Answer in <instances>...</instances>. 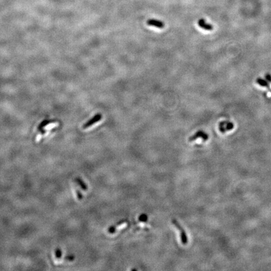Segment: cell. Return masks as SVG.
<instances>
[{"mask_svg": "<svg viewBox=\"0 0 271 271\" xmlns=\"http://www.w3.org/2000/svg\"><path fill=\"white\" fill-rule=\"evenodd\" d=\"M202 138L203 141H207L208 139V135L203 131H199L195 134H193L189 138V141L192 142L195 141L198 138Z\"/></svg>", "mask_w": 271, "mask_h": 271, "instance_id": "cell-3", "label": "cell"}, {"mask_svg": "<svg viewBox=\"0 0 271 271\" xmlns=\"http://www.w3.org/2000/svg\"><path fill=\"white\" fill-rule=\"evenodd\" d=\"M76 193H77V197H78V199H79V200H81V199H82V196L81 193L79 190H76Z\"/></svg>", "mask_w": 271, "mask_h": 271, "instance_id": "cell-13", "label": "cell"}, {"mask_svg": "<svg viewBox=\"0 0 271 271\" xmlns=\"http://www.w3.org/2000/svg\"><path fill=\"white\" fill-rule=\"evenodd\" d=\"M75 181L81 186V187L82 188V189H84V190H86V189H87V186L86 184V183L82 181V179H81V178H77L75 179Z\"/></svg>", "mask_w": 271, "mask_h": 271, "instance_id": "cell-8", "label": "cell"}, {"mask_svg": "<svg viewBox=\"0 0 271 271\" xmlns=\"http://www.w3.org/2000/svg\"><path fill=\"white\" fill-rule=\"evenodd\" d=\"M198 24H199V26L200 28H203V29H204L205 30H207V31H211L213 28V26L212 25H210L209 23H207L206 22V21L204 19H203V18L202 19H200L199 20Z\"/></svg>", "mask_w": 271, "mask_h": 271, "instance_id": "cell-6", "label": "cell"}, {"mask_svg": "<svg viewBox=\"0 0 271 271\" xmlns=\"http://www.w3.org/2000/svg\"><path fill=\"white\" fill-rule=\"evenodd\" d=\"M139 220L140 222H146L147 220V216L146 214H142L139 217Z\"/></svg>", "mask_w": 271, "mask_h": 271, "instance_id": "cell-9", "label": "cell"}, {"mask_svg": "<svg viewBox=\"0 0 271 271\" xmlns=\"http://www.w3.org/2000/svg\"><path fill=\"white\" fill-rule=\"evenodd\" d=\"M115 231V226H112L108 229V232L109 234H114Z\"/></svg>", "mask_w": 271, "mask_h": 271, "instance_id": "cell-11", "label": "cell"}, {"mask_svg": "<svg viewBox=\"0 0 271 271\" xmlns=\"http://www.w3.org/2000/svg\"><path fill=\"white\" fill-rule=\"evenodd\" d=\"M67 259H68V260H73V256H72V255H71V257H70V256H68V257H67Z\"/></svg>", "mask_w": 271, "mask_h": 271, "instance_id": "cell-14", "label": "cell"}, {"mask_svg": "<svg viewBox=\"0 0 271 271\" xmlns=\"http://www.w3.org/2000/svg\"><path fill=\"white\" fill-rule=\"evenodd\" d=\"M172 223L178 228V230L180 231L181 241L182 244L184 245L188 243V237H187V234L186 233V231H185V230L183 228V227L180 225V224L178 223V222L176 220L173 219L172 220Z\"/></svg>", "mask_w": 271, "mask_h": 271, "instance_id": "cell-1", "label": "cell"}, {"mask_svg": "<svg viewBox=\"0 0 271 271\" xmlns=\"http://www.w3.org/2000/svg\"><path fill=\"white\" fill-rule=\"evenodd\" d=\"M55 255H56L57 258H58V259L60 258L61 256H62V251H61V250L59 249H57L56 250H55Z\"/></svg>", "mask_w": 271, "mask_h": 271, "instance_id": "cell-10", "label": "cell"}, {"mask_svg": "<svg viewBox=\"0 0 271 271\" xmlns=\"http://www.w3.org/2000/svg\"><path fill=\"white\" fill-rule=\"evenodd\" d=\"M256 82H257V84H258L260 86L265 87H267V88H268V89L270 88V86H269V83H268L266 81H265L264 79H261V78H258V79H257V80H256Z\"/></svg>", "mask_w": 271, "mask_h": 271, "instance_id": "cell-7", "label": "cell"}, {"mask_svg": "<svg viewBox=\"0 0 271 271\" xmlns=\"http://www.w3.org/2000/svg\"><path fill=\"white\" fill-rule=\"evenodd\" d=\"M147 24L149 26H152L158 28H163L165 26V24L161 21H159L154 19H150L147 21Z\"/></svg>", "mask_w": 271, "mask_h": 271, "instance_id": "cell-5", "label": "cell"}, {"mask_svg": "<svg viewBox=\"0 0 271 271\" xmlns=\"http://www.w3.org/2000/svg\"><path fill=\"white\" fill-rule=\"evenodd\" d=\"M265 79L267 81H269V82H271V75L270 74H269V73L265 74Z\"/></svg>", "mask_w": 271, "mask_h": 271, "instance_id": "cell-12", "label": "cell"}, {"mask_svg": "<svg viewBox=\"0 0 271 271\" xmlns=\"http://www.w3.org/2000/svg\"><path fill=\"white\" fill-rule=\"evenodd\" d=\"M234 124L230 122V121H222L221 123H220L219 126H218V128H219V131L222 133H224L227 131H230L232 129L234 128Z\"/></svg>", "mask_w": 271, "mask_h": 271, "instance_id": "cell-2", "label": "cell"}, {"mask_svg": "<svg viewBox=\"0 0 271 271\" xmlns=\"http://www.w3.org/2000/svg\"><path fill=\"white\" fill-rule=\"evenodd\" d=\"M101 118H102V115L100 114H96L92 119H91V120H89L88 122H87L86 124H84L83 128L87 129V128L92 126L94 124L97 123L99 120H100Z\"/></svg>", "mask_w": 271, "mask_h": 271, "instance_id": "cell-4", "label": "cell"}]
</instances>
